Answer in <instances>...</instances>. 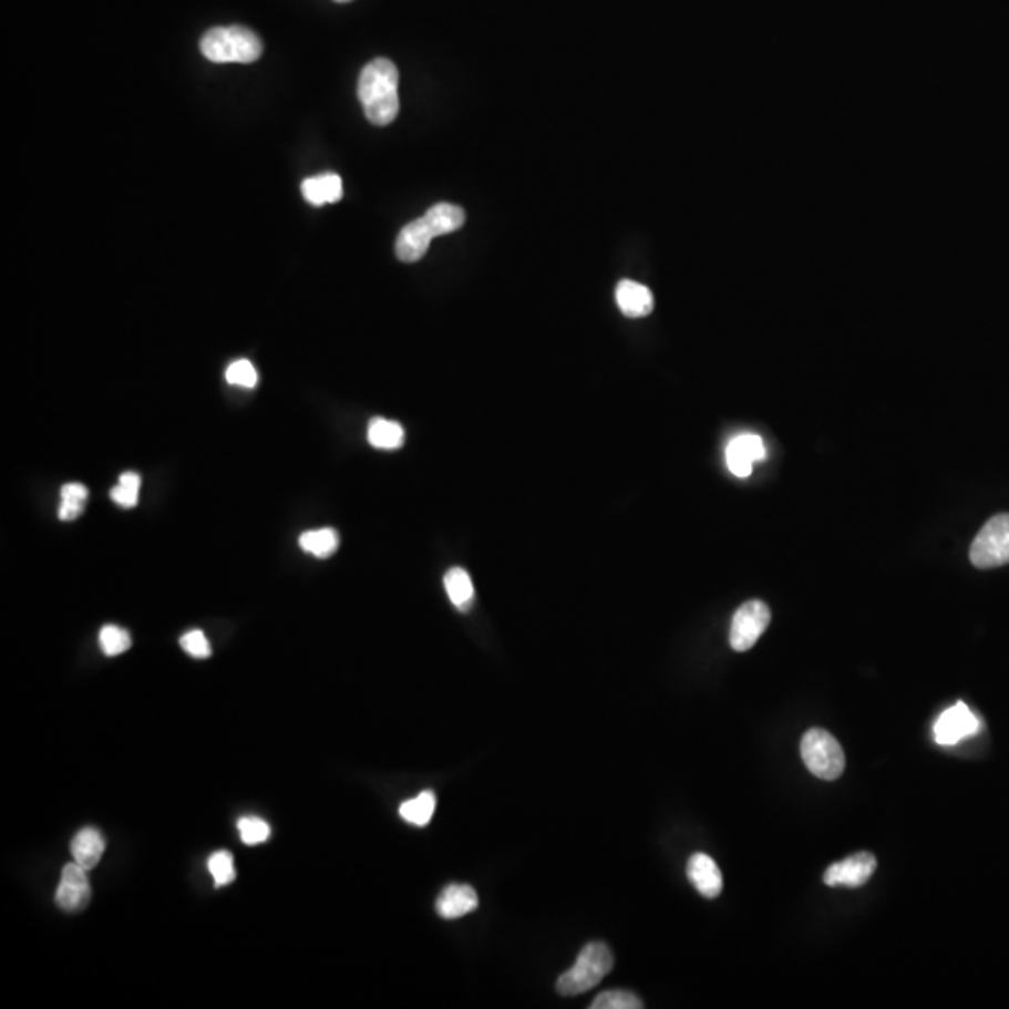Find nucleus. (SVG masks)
<instances>
[{
    "label": "nucleus",
    "mask_w": 1009,
    "mask_h": 1009,
    "mask_svg": "<svg viewBox=\"0 0 1009 1009\" xmlns=\"http://www.w3.org/2000/svg\"><path fill=\"white\" fill-rule=\"evenodd\" d=\"M359 102L374 126H389L401 109L399 70L388 59L372 60L359 75Z\"/></svg>",
    "instance_id": "1"
},
{
    "label": "nucleus",
    "mask_w": 1009,
    "mask_h": 1009,
    "mask_svg": "<svg viewBox=\"0 0 1009 1009\" xmlns=\"http://www.w3.org/2000/svg\"><path fill=\"white\" fill-rule=\"evenodd\" d=\"M464 223H466L464 209L454 204H436L423 217H419L402 228L397 244H394V253L402 262H418L429 251L432 239L456 233Z\"/></svg>",
    "instance_id": "2"
},
{
    "label": "nucleus",
    "mask_w": 1009,
    "mask_h": 1009,
    "mask_svg": "<svg viewBox=\"0 0 1009 1009\" xmlns=\"http://www.w3.org/2000/svg\"><path fill=\"white\" fill-rule=\"evenodd\" d=\"M200 51L206 59L217 64H251L262 56V42L246 27H217L204 34Z\"/></svg>",
    "instance_id": "3"
},
{
    "label": "nucleus",
    "mask_w": 1009,
    "mask_h": 1009,
    "mask_svg": "<svg viewBox=\"0 0 1009 1009\" xmlns=\"http://www.w3.org/2000/svg\"><path fill=\"white\" fill-rule=\"evenodd\" d=\"M614 968V954L604 943H589L579 951L576 962L557 980L562 997H576L591 991Z\"/></svg>",
    "instance_id": "4"
},
{
    "label": "nucleus",
    "mask_w": 1009,
    "mask_h": 1009,
    "mask_svg": "<svg viewBox=\"0 0 1009 1009\" xmlns=\"http://www.w3.org/2000/svg\"><path fill=\"white\" fill-rule=\"evenodd\" d=\"M801 753L807 771L813 776L834 782L845 771V753L836 737H832L824 729L813 728L804 733L801 742Z\"/></svg>",
    "instance_id": "5"
},
{
    "label": "nucleus",
    "mask_w": 1009,
    "mask_h": 1009,
    "mask_svg": "<svg viewBox=\"0 0 1009 1009\" xmlns=\"http://www.w3.org/2000/svg\"><path fill=\"white\" fill-rule=\"evenodd\" d=\"M970 562L976 568L1003 567L1009 563V514L992 516L981 527L970 546Z\"/></svg>",
    "instance_id": "6"
},
{
    "label": "nucleus",
    "mask_w": 1009,
    "mask_h": 1009,
    "mask_svg": "<svg viewBox=\"0 0 1009 1009\" xmlns=\"http://www.w3.org/2000/svg\"><path fill=\"white\" fill-rule=\"evenodd\" d=\"M771 625V609L761 600H750L737 609L729 630V644L737 652L752 649Z\"/></svg>",
    "instance_id": "7"
},
{
    "label": "nucleus",
    "mask_w": 1009,
    "mask_h": 1009,
    "mask_svg": "<svg viewBox=\"0 0 1009 1009\" xmlns=\"http://www.w3.org/2000/svg\"><path fill=\"white\" fill-rule=\"evenodd\" d=\"M980 728L981 723L976 714L965 703H956L938 717L933 733H935V741L940 747H954L962 739L976 735Z\"/></svg>",
    "instance_id": "8"
},
{
    "label": "nucleus",
    "mask_w": 1009,
    "mask_h": 1009,
    "mask_svg": "<svg viewBox=\"0 0 1009 1009\" xmlns=\"http://www.w3.org/2000/svg\"><path fill=\"white\" fill-rule=\"evenodd\" d=\"M90 897H92V890H90L86 869L83 866H79L78 862L75 864H66L64 869H62L59 890H56V897H54L56 905L62 910H66V913H79V910H84V908L89 907Z\"/></svg>",
    "instance_id": "9"
},
{
    "label": "nucleus",
    "mask_w": 1009,
    "mask_h": 1009,
    "mask_svg": "<svg viewBox=\"0 0 1009 1009\" xmlns=\"http://www.w3.org/2000/svg\"><path fill=\"white\" fill-rule=\"evenodd\" d=\"M875 869H877V858L872 853L854 854L851 858L832 864L824 873V884L832 888L834 886L858 888L872 878Z\"/></svg>",
    "instance_id": "10"
},
{
    "label": "nucleus",
    "mask_w": 1009,
    "mask_h": 1009,
    "mask_svg": "<svg viewBox=\"0 0 1009 1009\" xmlns=\"http://www.w3.org/2000/svg\"><path fill=\"white\" fill-rule=\"evenodd\" d=\"M687 872L688 878L692 881L696 890L701 896L707 897V899H714V897L722 894V873H720L717 862L712 861L709 854H693L692 858L688 861Z\"/></svg>",
    "instance_id": "11"
},
{
    "label": "nucleus",
    "mask_w": 1009,
    "mask_h": 1009,
    "mask_svg": "<svg viewBox=\"0 0 1009 1009\" xmlns=\"http://www.w3.org/2000/svg\"><path fill=\"white\" fill-rule=\"evenodd\" d=\"M728 467L737 477H748L752 473L753 462L763 461V440L753 434H744L729 443L725 451Z\"/></svg>",
    "instance_id": "12"
},
{
    "label": "nucleus",
    "mask_w": 1009,
    "mask_h": 1009,
    "mask_svg": "<svg viewBox=\"0 0 1009 1009\" xmlns=\"http://www.w3.org/2000/svg\"><path fill=\"white\" fill-rule=\"evenodd\" d=\"M478 907L477 892L467 884H451L440 894L436 910L445 920H456Z\"/></svg>",
    "instance_id": "13"
},
{
    "label": "nucleus",
    "mask_w": 1009,
    "mask_h": 1009,
    "mask_svg": "<svg viewBox=\"0 0 1009 1009\" xmlns=\"http://www.w3.org/2000/svg\"><path fill=\"white\" fill-rule=\"evenodd\" d=\"M617 305L628 318H644L655 309V298L649 288L636 281H621L616 290Z\"/></svg>",
    "instance_id": "14"
},
{
    "label": "nucleus",
    "mask_w": 1009,
    "mask_h": 1009,
    "mask_svg": "<svg viewBox=\"0 0 1009 1009\" xmlns=\"http://www.w3.org/2000/svg\"><path fill=\"white\" fill-rule=\"evenodd\" d=\"M301 193H303L305 200L311 203L312 206L337 203V200L342 198L341 176L328 173L305 179L303 184H301Z\"/></svg>",
    "instance_id": "15"
},
{
    "label": "nucleus",
    "mask_w": 1009,
    "mask_h": 1009,
    "mask_svg": "<svg viewBox=\"0 0 1009 1009\" xmlns=\"http://www.w3.org/2000/svg\"><path fill=\"white\" fill-rule=\"evenodd\" d=\"M105 853V840L96 828H83L78 832L72 842V854L79 866H83L86 872L96 867L102 861Z\"/></svg>",
    "instance_id": "16"
},
{
    "label": "nucleus",
    "mask_w": 1009,
    "mask_h": 1009,
    "mask_svg": "<svg viewBox=\"0 0 1009 1009\" xmlns=\"http://www.w3.org/2000/svg\"><path fill=\"white\" fill-rule=\"evenodd\" d=\"M443 584H445V589H447L449 598H451L454 608L461 609V611H467V609L472 608L473 603H475V587H473L470 574L464 568H451L445 574Z\"/></svg>",
    "instance_id": "17"
},
{
    "label": "nucleus",
    "mask_w": 1009,
    "mask_h": 1009,
    "mask_svg": "<svg viewBox=\"0 0 1009 1009\" xmlns=\"http://www.w3.org/2000/svg\"><path fill=\"white\" fill-rule=\"evenodd\" d=\"M369 442L372 447L393 451V449L402 447L404 429L401 424L388 421V419H372L369 424Z\"/></svg>",
    "instance_id": "18"
},
{
    "label": "nucleus",
    "mask_w": 1009,
    "mask_h": 1009,
    "mask_svg": "<svg viewBox=\"0 0 1009 1009\" xmlns=\"http://www.w3.org/2000/svg\"><path fill=\"white\" fill-rule=\"evenodd\" d=\"M434 810H436V794L432 793V791H423L412 801L402 802L399 813H401V817L406 823L415 824V826H426V824L431 823Z\"/></svg>",
    "instance_id": "19"
},
{
    "label": "nucleus",
    "mask_w": 1009,
    "mask_h": 1009,
    "mask_svg": "<svg viewBox=\"0 0 1009 1009\" xmlns=\"http://www.w3.org/2000/svg\"><path fill=\"white\" fill-rule=\"evenodd\" d=\"M299 546L307 554L326 559V557L333 556L337 548H339V533L334 532V529H329V527L317 529V532H307L299 537Z\"/></svg>",
    "instance_id": "20"
},
{
    "label": "nucleus",
    "mask_w": 1009,
    "mask_h": 1009,
    "mask_svg": "<svg viewBox=\"0 0 1009 1009\" xmlns=\"http://www.w3.org/2000/svg\"><path fill=\"white\" fill-rule=\"evenodd\" d=\"M60 496H62V502H60L59 518L62 522H72L83 514L89 491L83 484L70 483L62 486Z\"/></svg>",
    "instance_id": "21"
},
{
    "label": "nucleus",
    "mask_w": 1009,
    "mask_h": 1009,
    "mask_svg": "<svg viewBox=\"0 0 1009 1009\" xmlns=\"http://www.w3.org/2000/svg\"><path fill=\"white\" fill-rule=\"evenodd\" d=\"M138 488H141V477L137 473H122L119 484L111 491V500L119 503L120 507H135L138 502Z\"/></svg>",
    "instance_id": "22"
},
{
    "label": "nucleus",
    "mask_w": 1009,
    "mask_h": 1009,
    "mask_svg": "<svg viewBox=\"0 0 1009 1009\" xmlns=\"http://www.w3.org/2000/svg\"><path fill=\"white\" fill-rule=\"evenodd\" d=\"M100 647L107 657H119L132 647V638L124 628L116 625H105L100 632Z\"/></svg>",
    "instance_id": "23"
},
{
    "label": "nucleus",
    "mask_w": 1009,
    "mask_h": 1009,
    "mask_svg": "<svg viewBox=\"0 0 1009 1009\" xmlns=\"http://www.w3.org/2000/svg\"><path fill=\"white\" fill-rule=\"evenodd\" d=\"M644 1002L630 991L600 992L593 1000L591 1009H641Z\"/></svg>",
    "instance_id": "24"
},
{
    "label": "nucleus",
    "mask_w": 1009,
    "mask_h": 1009,
    "mask_svg": "<svg viewBox=\"0 0 1009 1009\" xmlns=\"http://www.w3.org/2000/svg\"><path fill=\"white\" fill-rule=\"evenodd\" d=\"M208 869L214 881H216V886H227L236 878L233 854L227 853V851L212 854L208 861Z\"/></svg>",
    "instance_id": "25"
},
{
    "label": "nucleus",
    "mask_w": 1009,
    "mask_h": 1009,
    "mask_svg": "<svg viewBox=\"0 0 1009 1009\" xmlns=\"http://www.w3.org/2000/svg\"><path fill=\"white\" fill-rule=\"evenodd\" d=\"M239 836L246 845H258L269 837V824L260 817H241L238 821Z\"/></svg>",
    "instance_id": "26"
},
{
    "label": "nucleus",
    "mask_w": 1009,
    "mask_h": 1009,
    "mask_svg": "<svg viewBox=\"0 0 1009 1009\" xmlns=\"http://www.w3.org/2000/svg\"><path fill=\"white\" fill-rule=\"evenodd\" d=\"M227 382L238 388L253 389L258 383V372L251 361L238 359L227 369Z\"/></svg>",
    "instance_id": "27"
},
{
    "label": "nucleus",
    "mask_w": 1009,
    "mask_h": 1009,
    "mask_svg": "<svg viewBox=\"0 0 1009 1009\" xmlns=\"http://www.w3.org/2000/svg\"><path fill=\"white\" fill-rule=\"evenodd\" d=\"M179 646L193 658H208L212 655V647H209V641L204 636L203 630H192V632L184 634L182 639H179Z\"/></svg>",
    "instance_id": "28"
},
{
    "label": "nucleus",
    "mask_w": 1009,
    "mask_h": 1009,
    "mask_svg": "<svg viewBox=\"0 0 1009 1009\" xmlns=\"http://www.w3.org/2000/svg\"><path fill=\"white\" fill-rule=\"evenodd\" d=\"M334 2H350V0H334Z\"/></svg>",
    "instance_id": "29"
}]
</instances>
